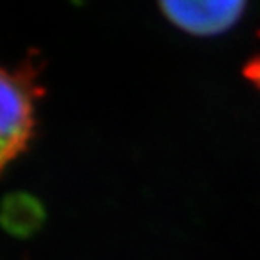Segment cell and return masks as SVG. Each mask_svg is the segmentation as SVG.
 Returning <instances> with one entry per match:
<instances>
[{
  "label": "cell",
  "instance_id": "1",
  "mask_svg": "<svg viewBox=\"0 0 260 260\" xmlns=\"http://www.w3.org/2000/svg\"><path fill=\"white\" fill-rule=\"evenodd\" d=\"M42 96L44 87L32 60L18 67L0 65V174L31 145Z\"/></svg>",
  "mask_w": 260,
  "mask_h": 260
},
{
  "label": "cell",
  "instance_id": "2",
  "mask_svg": "<svg viewBox=\"0 0 260 260\" xmlns=\"http://www.w3.org/2000/svg\"><path fill=\"white\" fill-rule=\"evenodd\" d=\"M249 0H157L159 11L179 31L215 38L232 31L246 15Z\"/></svg>",
  "mask_w": 260,
  "mask_h": 260
},
{
  "label": "cell",
  "instance_id": "3",
  "mask_svg": "<svg viewBox=\"0 0 260 260\" xmlns=\"http://www.w3.org/2000/svg\"><path fill=\"white\" fill-rule=\"evenodd\" d=\"M242 74L256 90H260V54L253 56L248 63L244 65Z\"/></svg>",
  "mask_w": 260,
  "mask_h": 260
}]
</instances>
